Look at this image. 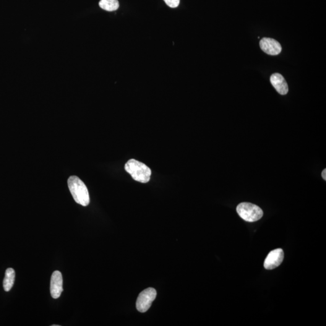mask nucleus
Returning <instances> with one entry per match:
<instances>
[{"label":"nucleus","instance_id":"ddd939ff","mask_svg":"<svg viewBox=\"0 0 326 326\" xmlns=\"http://www.w3.org/2000/svg\"><path fill=\"white\" fill-rule=\"evenodd\" d=\"M52 326H59V325H52Z\"/></svg>","mask_w":326,"mask_h":326},{"label":"nucleus","instance_id":"f03ea898","mask_svg":"<svg viewBox=\"0 0 326 326\" xmlns=\"http://www.w3.org/2000/svg\"><path fill=\"white\" fill-rule=\"evenodd\" d=\"M125 169L135 181L141 183H147L150 181L152 172L144 163L134 159H130L125 164Z\"/></svg>","mask_w":326,"mask_h":326},{"label":"nucleus","instance_id":"9d476101","mask_svg":"<svg viewBox=\"0 0 326 326\" xmlns=\"http://www.w3.org/2000/svg\"><path fill=\"white\" fill-rule=\"evenodd\" d=\"M99 4L100 8L108 12L116 11L119 7L118 0H100Z\"/></svg>","mask_w":326,"mask_h":326},{"label":"nucleus","instance_id":"f257e3e1","mask_svg":"<svg viewBox=\"0 0 326 326\" xmlns=\"http://www.w3.org/2000/svg\"><path fill=\"white\" fill-rule=\"evenodd\" d=\"M68 186L75 202L84 207L90 204L89 192L81 179L77 176H70L68 179Z\"/></svg>","mask_w":326,"mask_h":326},{"label":"nucleus","instance_id":"7ed1b4c3","mask_svg":"<svg viewBox=\"0 0 326 326\" xmlns=\"http://www.w3.org/2000/svg\"><path fill=\"white\" fill-rule=\"evenodd\" d=\"M236 210L240 217L250 223L259 221L263 215V211L259 206L249 202L241 203L237 205Z\"/></svg>","mask_w":326,"mask_h":326},{"label":"nucleus","instance_id":"f8f14e48","mask_svg":"<svg viewBox=\"0 0 326 326\" xmlns=\"http://www.w3.org/2000/svg\"><path fill=\"white\" fill-rule=\"evenodd\" d=\"M322 176L323 177V179H325V181L326 180V169H325L323 171Z\"/></svg>","mask_w":326,"mask_h":326},{"label":"nucleus","instance_id":"20e7f679","mask_svg":"<svg viewBox=\"0 0 326 326\" xmlns=\"http://www.w3.org/2000/svg\"><path fill=\"white\" fill-rule=\"evenodd\" d=\"M156 297L155 289L149 288L142 292L138 297L136 307L138 311L144 313L150 309Z\"/></svg>","mask_w":326,"mask_h":326},{"label":"nucleus","instance_id":"6e6552de","mask_svg":"<svg viewBox=\"0 0 326 326\" xmlns=\"http://www.w3.org/2000/svg\"><path fill=\"white\" fill-rule=\"evenodd\" d=\"M270 82L276 91L281 95H286L288 93L289 88L285 78L279 74L271 75Z\"/></svg>","mask_w":326,"mask_h":326},{"label":"nucleus","instance_id":"1a4fd4ad","mask_svg":"<svg viewBox=\"0 0 326 326\" xmlns=\"http://www.w3.org/2000/svg\"><path fill=\"white\" fill-rule=\"evenodd\" d=\"M15 278V273L12 268H8L5 273L3 281V288L5 291L8 292L14 285Z\"/></svg>","mask_w":326,"mask_h":326},{"label":"nucleus","instance_id":"423d86ee","mask_svg":"<svg viewBox=\"0 0 326 326\" xmlns=\"http://www.w3.org/2000/svg\"><path fill=\"white\" fill-rule=\"evenodd\" d=\"M260 48L265 53L271 56L278 55L282 50L277 41L270 38H262L260 41Z\"/></svg>","mask_w":326,"mask_h":326},{"label":"nucleus","instance_id":"0eeeda50","mask_svg":"<svg viewBox=\"0 0 326 326\" xmlns=\"http://www.w3.org/2000/svg\"><path fill=\"white\" fill-rule=\"evenodd\" d=\"M63 291V279L62 274L55 271L52 274L50 281V294L54 299L59 298Z\"/></svg>","mask_w":326,"mask_h":326},{"label":"nucleus","instance_id":"39448f33","mask_svg":"<svg viewBox=\"0 0 326 326\" xmlns=\"http://www.w3.org/2000/svg\"><path fill=\"white\" fill-rule=\"evenodd\" d=\"M283 259L284 252L282 249L273 250L265 260L264 267L268 270L275 269L282 263Z\"/></svg>","mask_w":326,"mask_h":326},{"label":"nucleus","instance_id":"9b49d317","mask_svg":"<svg viewBox=\"0 0 326 326\" xmlns=\"http://www.w3.org/2000/svg\"><path fill=\"white\" fill-rule=\"evenodd\" d=\"M166 4L171 8H176L179 4L180 0H164Z\"/></svg>","mask_w":326,"mask_h":326}]
</instances>
